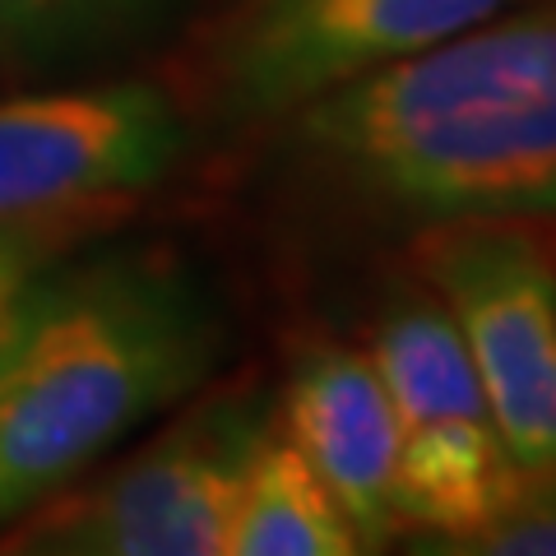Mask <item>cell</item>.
Returning <instances> with one entry per match:
<instances>
[{
	"label": "cell",
	"mask_w": 556,
	"mask_h": 556,
	"mask_svg": "<svg viewBox=\"0 0 556 556\" xmlns=\"http://www.w3.org/2000/svg\"><path fill=\"white\" fill-rule=\"evenodd\" d=\"M367 357L399 413V431L455 417H492L464 329L437 288L394 298L380 311Z\"/></svg>",
	"instance_id": "obj_9"
},
{
	"label": "cell",
	"mask_w": 556,
	"mask_h": 556,
	"mask_svg": "<svg viewBox=\"0 0 556 556\" xmlns=\"http://www.w3.org/2000/svg\"><path fill=\"white\" fill-rule=\"evenodd\" d=\"M98 218H47V223H5L0 228V362L24 334L38 306V292L56 274V260L70 241H79Z\"/></svg>",
	"instance_id": "obj_11"
},
{
	"label": "cell",
	"mask_w": 556,
	"mask_h": 556,
	"mask_svg": "<svg viewBox=\"0 0 556 556\" xmlns=\"http://www.w3.org/2000/svg\"><path fill=\"white\" fill-rule=\"evenodd\" d=\"M283 437L339 501L362 552L386 547L394 538L390 478L404 431L371 357L329 339L306 343L283 380Z\"/></svg>",
	"instance_id": "obj_7"
},
{
	"label": "cell",
	"mask_w": 556,
	"mask_h": 556,
	"mask_svg": "<svg viewBox=\"0 0 556 556\" xmlns=\"http://www.w3.org/2000/svg\"><path fill=\"white\" fill-rule=\"evenodd\" d=\"M181 149V116L153 84L0 98V228L98 218L163 181Z\"/></svg>",
	"instance_id": "obj_5"
},
{
	"label": "cell",
	"mask_w": 556,
	"mask_h": 556,
	"mask_svg": "<svg viewBox=\"0 0 556 556\" xmlns=\"http://www.w3.org/2000/svg\"><path fill=\"white\" fill-rule=\"evenodd\" d=\"M135 0H0V33L10 38H65L98 20L126 14Z\"/></svg>",
	"instance_id": "obj_13"
},
{
	"label": "cell",
	"mask_w": 556,
	"mask_h": 556,
	"mask_svg": "<svg viewBox=\"0 0 556 556\" xmlns=\"http://www.w3.org/2000/svg\"><path fill=\"white\" fill-rule=\"evenodd\" d=\"M265 431L251 394H223L177 417L116 473L51 492L0 552L38 556H223L251 445Z\"/></svg>",
	"instance_id": "obj_3"
},
{
	"label": "cell",
	"mask_w": 556,
	"mask_h": 556,
	"mask_svg": "<svg viewBox=\"0 0 556 556\" xmlns=\"http://www.w3.org/2000/svg\"><path fill=\"white\" fill-rule=\"evenodd\" d=\"M450 556H556V468H525L515 496Z\"/></svg>",
	"instance_id": "obj_12"
},
{
	"label": "cell",
	"mask_w": 556,
	"mask_h": 556,
	"mask_svg": "<svg viewBox=\"0 0 556 556\" xmlns=\"http://www.w3.org/2000/svg\"><path fill=\"white\" fill-rule=\"evenodd\" d=\"M298 112L302 144L386 214L556 223V5L464 28Z\"/></svg>",
	"instance_id": "obj_1"
},
{
	"label": "cell",
	"mask_w": 556,
	"mask_h": 556,
	"mask_svg": "<svg viewBox=\"0 0 556 556\" xmlns=\"http://www.w3.org/2000/svg\"><path fill=\"white\" fill-rule=\"evenodd\" d=\"M413 265L455 311L510 455L556 468V223H427Z\"/></svg>",
	"instance_id": "obj_4"
},
{
	"label": "cell",
	"mask_w": 556,
	"mask_h": 556,
	"mask_svg": "<svg viewBox=\"0 0 556 556\" xmlns=\"http://www.w3.org/2000/svg\"><path fill=\"white\" fill-rule=\"evenodd\" d=\"M357 529L302 450L278 431H260L228 525L223 556H353Z\"/></svg>",
	"instance_id": "obj_10"
},
{
	"label": "cell",
	"mask_w": 556,
	"mask_h": 556,
	"mask_svg": "<svg viewBox=\"0 0 556 556\" xmlns=\"http://www.w3.org/2000/svg\"><path fill=\"white\" fill-rule=\"evenodd\" d=\"M510 5L519 0H265L232 47V98L260 116L298 112Z\"/></svg>",
	"instance_id": "obj_6"
},
{
	"label": "cell",
	"mask_w": 556,
	"mask_h": 556,
	"mask_svg": "<svg viewBox=\"0 0 556 556\" xmlns=\"http://www.w3.org/2000/svg\"><path fill=\"white\" fill-rule=\"evenodd\" d=\"M223 320L167 255L51 274L0 362V529L208 376Z\"/></svg>",
	"instance_id": "obj_2"
},
{
	"label": "cell",
	"mask_w": 556,
	"mask_h": 556,
	"mask_svg": "<svg viewBox=\"0 0 556 556\" xmlns=\"http://www.w3.org/2000/svg\"><path fill=\"white\" fill-rule=\"evenodd\" d=\"M525 464L510 455L492 417L408 427L390 478L394 533L422 538V552H455L515 496Z\"/></svg>",
	"instance_id": "obj_8"
}]
</instances>
